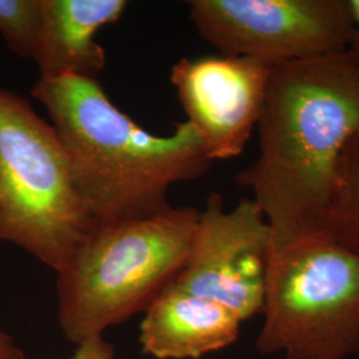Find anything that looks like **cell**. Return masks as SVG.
I'll use <instances>...</instances> for the list:
<instances>
[{
	"label": "cell",
	"instance_id": "7c38bea8",
	"mask_svg": "<svg viewBox=\"0 0 359 359\" xmlns=\"http://www.w3.org/2000/svg\"><path fill=\"white\" fill-rule=\"evenodd\" d=\"M43 26V0H0V34L11 51L34 60Z\"/></svg>",
	"mask_w": 359,
	"mask_h": 359
},
{
	"label": "cell",
	"instance_id": "52a82bcc",
	"mask_svg": "<svg viewBox=\"0 0 359 359\" xmlns=\"http://www.w3.org/2000/svg\"><path fill=\"white\" fill-rule=\"evenodd\" d=\"M271 250L269 222L255 200L244 198L226 212L222 196L210 193L175 283L249 320L264 309Z\"/></svg>",
	"mask_w": 359,
	"mask_h": 359
},
{
	"label": "cell",
	"instance_id": "8992f818",
	"mask_svg": "<svg viewBox=\"0 0 359 359\" xmlns=\"http://www.w3.org/2000/svg\"><path fill=\"white\" fill-rule=\"evenodd\" d=\"M189 18L222 56L281 65L346 52L347 0H193Z\"/></svg>",
	"mask_w": 359,
	"mask_h": 359
},
{
	"label": "cell",
	"instance_id": "7a4b0ae2",
	"mask_svg": "<svg viewBox=\"0 0 359 359\" xmlns=\"http://www.w3.org/2000/svg\"><path fill=\"white\" fill-rule=\"evenodd\" d=\"M31 95L47 109L95 222L167 210L169 188L201 177L213 163L189 121L168 136L152 135L120 111L97 80L39 77Z\"/></svg>",
	"mask_w": 359,
	"mask_h": 359
},
{
	"label": "cell",
	"instance_id": "9c48e42d",
	"mask_svg": "<svg viewBox=\"0 0 359 359\" xmlns=\"http://www.w3.org/2000/svg\"><path fill=\"white\" fill-rule=\"evenodd\" d=\"M241 320L231 309L173 283L147 309L142 353L156 359H198L231 346Z\"/></svg>",
	"mask_w": 359,
	"mask_h": 359
},
{
	"label": "cell",
	"instance_id": "5b68a950",
	"mask_svg": "<svg viewBox=\"0 0 359 359\" xmlns=\"http://www.w3.org/2000/svg\"><path fill=\"white\" fill-rule=\"evenodd\" d=\"M261 354L346 359L359 354V256L323 238L271 250Z\"/></svg>",
	"mask_w": 359,
	"mask_h": 359
},
{
	"label": "cell",
	"instance_id": "8fae6325",
	"mask_svg": "<svg viewBox=\"0 0 359 359\" xmlns=\"http://www.w3.org/2000/svg\"><path fill=\"white\" fill-rule=\"evenodd\" d=\"M317 238L359 256V130L342 156L333 206Z\"/></svg>",
	"mask_w": 359,
	"mask_h": 359
},
{
	"label": "cell",
	"instance_id": "30bf717a",
	"mask_svg": "<svg viewBox=\"0 0 359 359\" xmlns=\"http://www.w3.org/2000/svg\"><path fill=\"white\" fill-rule=\"evenodd\" d=\"M127 4L126 0H43V26L34 59L39 77L97 80L107 55L95 36L116 23Z\"/></svg>",
	"mask_w": 359,
	"mask_h": 359
},
{
	"label": "cell",
	"instance_id": "ba28073f",
	"mask_svg": "<svg viewBox=\"0 0 359 359\" xmlns=\"http://www.w3.org/2000/svg\"><path fill=\"white\" fill-rule=\"evenodd\" d=\"M276 63L255 57L181 59L170 81L212 161L243 154L258 124Z\"/></svg>",
	"mask_w": 359,
	"mask_h": 359
},
{
	"label": "cell",
	"instance_id": "5bb4252c",
	"mask_svg": "<svg viewBox=\"0 0 359 359\" xmlns=\"http://www.w3.org/2000/svg\"><path fill=\"white\" fill-rule=\"evenodd\" d=\"M347 3L353 20V34L346 53L355 65H359V0H347Z\"/></svg>",
	"mask_w": 359,
	"mask_h": 359
},
{
	"label": "cell",
	"instance_id": "3957f363",
	"mask_svg": "<svg viewBox=\"0 0 359 359\" xmlns=\"http://www.w3.org/2000/svg\"><path fill=\"white\" fill-rule=\"evenodd\" d=\"M200 210L168 208L149 217L95 222L57 273V321L80 345L145 313L184 269Z\"/></svg>",
	"mask_w": 359,
	"mask_h": 359
},
{
	"label": "cell",
	"instance_id": "6da1fadb",
	"mask_svg": "<svg viewBox=\"0 0 359 359\" xmlns=\"http://www.w3.org/2000/svg\"><path fill=\"white\" fill-rule=\"evenodd\" d=\"M257 127L259 154L236 180L252 189L273 249L320 237L359 130V65L346 52L276 65Z\"/></svg>",
	"mask_w": 359,
	"mask_h": 359
},
{
	"label": "cell",
	"instance_id": "4fadbf2b",
	"mask_svg": "<svg viewBox=\"0 0 359 359\" xmlns=\"http://www.w3.org/2000/svg\"><path fill=\"white\" fill-rule=\"evenodd\" d=\"M72 359H116L115 347L103 335L95 337L77 345Z\"/></svg>",
	"mask_w": 359,
	"mask_h": 359
},
{
	"label": "cell",
	"instance_id": "9a60e30c",
	"mask_svg": "<svg viewBox=\"0 0 359 359\" xmlns=\"http://www.w3.org/2000/svg\"><path fill=\"white\" fill-rule=\"evenodd\" d=\"M0 359H27L25 351L18 346L10 334L0 329Z\"/></svg>",
	"mask_w": 359,
	"mask_h": 359
},
{
	"label": "cell",
	"instance_id": "277c9868",
	"mask_svg": "<svg viewBox=\"0 0 359 359\" xmlns=\"http://www.w3.org/2000/svg\"><path fill=\"white\" fill-rule=\"evenodd\" d=\"M93 224L57 132L0 88V240L59 273Z\"/></svg>",
	"mask_w": 359,
	"mask_h": 359
}]
</instances>
